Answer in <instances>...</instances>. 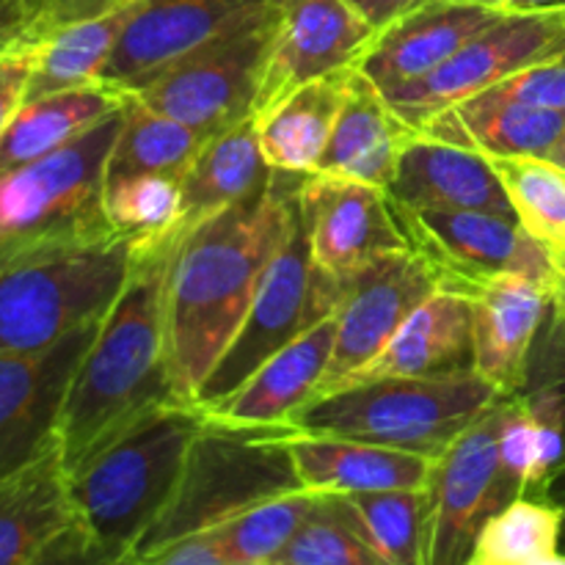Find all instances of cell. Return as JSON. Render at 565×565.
Returning <instances> with one entry per match:
<instances>
[{"instance_id":"1","label":"cell","mask_w":565,"mask_h":565,"mask_svg":"<svg viewBox=\"0 0 565 565\" xmlns=\"http://www.w3.org/2000/svg\"><path fill=\"white\" fill-rule=\"evenodd\" d=\"M303 177L274 171L224 213L180 232L166 285V351L182 401L196 403L204 379L259 290L292 230Z\"/></svg>"},{"instance_id":"2","label":"cell","mask_w":565,"mask_h":565,"mask_svg":"<svg viewBox=\"0 0 565 565\" xmlns=\"http://www.w3.org/2000/svg\"><path fill=\"white\" fill-rule=\"evenodd\" d=\"M177 237L180 232L154 243H130V276L99 323L61 414L64 472L149 414L188 403L177 392L166 351V285Z\"/></svg>"},{"instance_id":"3","label":"cell","mask_w":565,"mask_h":565,"mask_svg":"<svg viewBox=\"0 0 565 565\" xmlns=\"http://www.w3.org/2000/svg\"><path fill=\"white\" fill-rule=\"evenodd\" d=\"M202 425V406L174 403L66 472L75 522L116 565L132 563L141 541L174 502Z\"/></svg>"},{"instance_id":"4","label":"cell","mask_w":565,"mask_h":565,"mask_svg":"<svg viewBox=\"0 0 565 565\" xmlns=\"http://www.w3.org/2000/svg\"><path fill=\"white\" fill-rule=\"evenodd\" d=\"M121 119L125 108L58 152L0 174V274L121 241L105 213Z\"/></svg>"},{"instance_id":"5","label":"cell","mask_w":565,"mask_h":565,"mask_svg":"<svg viewBox=\"0 0 565 565\" xmlns=\"http://www.w3.org/2000/svg\"><path fill=\"white\" fill-rule=\"evenodd\" d=\"M500 397L478 373L379 379L318 395L290 425L301 434L367 441L436 461Z\"/></svg>"},{"instance_id":"6","label":"cell","mask_w":565,"mask_h":565,"mask_svg":"<svg viewBox=\"0 0 565 565\" xmlns=\"http://www.w3.org/2000/svg\"><path fill=\"white\" fill-rule=\"evenodd\" d=\"M296 430L292 425H226L204 414L174 502L149 530L130 565L207 533L257 502L303 489L290 450Z\"/></svg>"},{"instance_id":"7","label":"cell","mask_w":565,"mask_h":565,"mask_svg":"<svg viewBox=\"0 0 565 565\" xmlns=\"http://www.w3.org/2000/svg\"><path fill=\"white\" fill-rule=\"evenodd\" d=\"M132 265L130 241L0 274V353L42 351L103 320Z\"/></svg>"},{"instance_id":"8","label":"cell","mask_w":565,"mask_h":565,"mask_svg":"<svg viewBox=\"0 0 565 565\" xmlns=\"http://www.w3.org/2000/svg\"><path fill=\"white\" fill-rule=\"evenodd\" d=\"M342 296H345V279L326 274L312 259L296 204L290 235L265 270L241 329L204 379L196 406H210L235 392L274 353L323 320L334 318Z\"/></svg>"},{"instance_id":"9","label":"cell","mask_w":565,"mask_h":565,"mask_svg":"<svg viewBox=\"0 0 565 565\" xmlns=\"http://www.w3.org/2000/svg\"><path fill=\"white\" fill-rule=\"evenodd\" d=\"M397 226L414 257L423 259L436 290L469 298L502 276L552 281V257L513 215L486 210L408 207L392 202Z\"/></svg>"},{"instance_id":"10","label":"cell","mask_w":565,"mask_h":565,"mask_svg":"<svg viewBox=\"0 0 565 565\" xmlns=\"http://www.w3.org/2000/svg\"><path fill=\"white\" fill-rule=\"evenodd\" d=\"M276 25V6L202 44L127 92L204 138L254 116L259 77Z\"/></svg>"},{"instance_id":"11","label":"cell","mask_w":565,"mask_h":565,"mask_svg":"<svg viewBox=\"0 0 565 565\" xmlns=\"http://www.w3.org/2000/svg\"><path fill=\"white\" fill-rule=\"evenodd\" d=\"M561 50H565V14L561 9L505 11L445 64L419 81L390 88L384 97L392 110L419 132L445 110L489 92L524 66L539 64Z\"/></svg>"},{"instance_id":"12","label":"cell","mask_w":565,"mask_h":565,"mask_svg":"<svg viewBox=\"0 0 565 565\" xmlns=\"http://www.w3.org/2000/svg\"><path fill=\"white\" fill-rule=\"evenodd\" d=\"M505 397L463 430L434 461L425 565H467L480 527L519 500L522 489L502 467L500 423Z\"/></svg>"},{"instance_id":"13","label":"cell","mask_w":565,"mask_h":565,"mask_svg":"<svg viewBox=\"0 0 565 565\" xmlns=\"http://www.w3.org/2000/svg\"><path fill=\"white\" fill-rule=\"evenodd\" d=\"M103 320L25 353H0V480L58 447V425L72 379Z\"/></svg>"},{"instance_id":"14","label":"cell","mask_w":565,"mask_h":565,"mask_svg":"<svg viewBox=\"0 0 565 565\" xmlns=\"http://www.w3.org/2000/svg\"><path fill=\"white\" fill-rule=\"evenodd\" d=\"M375 31L345 0H279L254 116L320 77L356 70Z\"/></svg>"},{"instance_id":"15","label":"cell","mask_w":565,"mask_h":565,"mask_svg":"<svg viewBox=\"0 0 565 565\" xmlns=\"http://www.w3.org/2000/svg\"><path fill=\"white\" fill-rule=\"evenodd\" d=\"M298 215L312 259L348 279L386 254L406 252L384 188L334 174H309L298 185Z\"/></svg>"},{"instance_id":"16","label":"cell","mask_w":565,"mask_h":565,"mask_svg":"<svg viewBox=\"0 0 565 565\" xmlns=\"http://www.w3.org/2000/svg\"><path fill=\"white\" fill-rule=\"evenodd\" d=\"M434 292V276L408 248L386 254L348 276L345 296L334 312V351L318 395L337 390L373 362L403 320Z\"/></svg>"},{"instance_id":"17","label":"cell","mask_w":565,"mask_h":565,"mask_svg":"<svg viewBox=\"0 0 565 565\" xmlns=\"http://www.w3.org/2000/svg\"><path fill=\"white\" fill-rule=\"evenodd\" d=\"M268 9L235 0H136L99 83L132 92L174 61Z\"/></svg>"},{"instance_id":"18","label":"cell","mask_w":565,"mask_h":565,"mask_svg":"<svg viewBox=\"0 0 565 565\" xmlns=\"http://www.w3.org/2000/svg\"><path fill=\"white\" fill-rule=\"evenodd\" d=\"M467 301L472 307L475 373L502 397L522 395L533 348L552 312L550 285L527 276H502Z\"/></svg>"},{"instance_id":"19","label":"cell","mask_w":565,"mask_h":565,"mask_svg":"<svg viewBox=\"0 0 565 565\" xmlns=\"http://www.w3.org/2000/svg\"><path fill=\"white\" fill-rule=\"evenodd\" d=\"M502 14V9L469 0H425L386 31L375 33L356 70L381 92L419 81Z\"/></svg>"},{"instance_id":"20","label":"cell","mask_w":565,"mask_h":565,"mask_svg":"<svg viewBox=\"0 0 565 565\" xmlns=\"http://www.w3.org/2000/svg\"><path fill=\"white\" fill-rule=\"evenodd\" d=\"M386 196L390 202L408 207L486 210L513 215L500 177L483 152L425 132H412L406 141Z\"/></svg>"},{"instance_id":"21","label":"cell","mask_w":565,"mask_h":565,"mask_svg":"<svg viewBox=\"0 0 565 565\" xmlns=\"http://www.w3.org/2000/svg\"><path fill=\"white\" fill-rule=\"evenodd\" d=\"M334 318L318 323L259 364L235 392L202 406V412L226 425H290L318 397L334 351Z\"/></svg>"},{"instance_id":"22","label":"cell","mask_w":565,"mask_h":565,"mask_svg":"<svg viewBox=\"0 0 565 565\" xmlns=\"http://www.w3.org/2000/svg\"><path fill=\"white\" fill-rule=\"evenodd\" d=\"M456 373H475L472 307L467 298L436 290L403 320L379 356L337 390L362 381L434 379Z\"/></svg>"},{"instance_id":"23","label":"cell","mask_w":565,"mask_h":565,"mask_svg":"<svg viewBox=\"0 0 565 565\" xmlns=\"http://www.w3.org/2000/svg\"><path fill=\"white\" fill-rule=\"evenodd\" d=\"M412 132L386 103L384 92L362 72L351 70L334 132L315 174L345 177L386 191Z\"/></svg>"},{"instance_id":"24","label":"cell","mask_w":565,"mask_h":565,"mask_svg":"<svg viewBox=\"0 0 565 565\" xmlns=\"http://www.w3.org/2000/svg\"><path fill=\"white\" fill-rule=\"evenodd\" d=\"M290 450L298 480L315 494L428 489L434 475V461L425 456L337 436L296 430Z\"/></svg>"},{"instance_id":"25","label":"cell","mask_w":565,"mask_h":565,"mask_svg":"<svg viewBox=\"0 0 565 565\" xmlns=\"http://www.w3.org/2000/svg\"><path fill=\"white\" fill-rule=\"evenodd\" d=\"M419 132L472 147L486 158H550L565 138V108H535L478 94Z\"/></svg>"},{"instance_id":"26","label":"cell","mask_w":565,"mask_h":565,"mask_svg":"<svg viewBox=\"0 0 565 565\" xmlns=\"http://www.w3.org/2000/svg\"><path fill=\"white\" fill-rule=\"evenodd\" d=\"M125 99L127 94L119 88L92 83L22 103L0 136V174L36 163L77 141L110 114L125 108Z\"/></svg>"},{"instance_id":"27","label":"cell","mask_w":565,"mask_h":565,"mask_svg":"<svg viewBox=\"0 0 565 565\" xmlns=\"http://www.w3.org/2000/svg\"><path fill=\"white\" fill-rule=\"evenodd\" d=\"M270 174L274 171L268 169L259 149L254 116L210 136L182 177L180 230H191L199 221L213 218L232 204L243 202L263 188Z\"/></svg>"},{"instance_id":"28","label":"cell","mask_w":565,"mask_h":565,"mask_svg":"<svg viewBox=\"0 0 565 565\" xmlns=\"http://www.w3.org/2000/svg\"><path fill=\"white\" fill-rule=\"evenodd\" d=\"M351 70L296 88L265 114L254 116L263 158L270 171L309 177L318 171L334 132Z\"/></svg>"},{"instance_id":"29","label":"cell","mask_w":565,"mask_h":565,"mask_svg":"<svg viewBox=\"0 0 565 565\" xmlns=\"http://www.w3.org/2000/svg\"><path fill=\"white\" fill-rule=\"evenodd\" d=\"M75 522L61 450L0 480V565H28Z\"/></svg>"},{"instance_id":"30","label":"cell","mask_w":565,"mask_h":565,"mask_svg":"<svg viewBox=\"0 0 565 565\" xmlns=\"http://www.w3.org/2000/svg\"><path fill=\"white\" fill-rule=\"evenodd\" d=\"M132 3L136 0H127L116 9L61 25L47 36L36 39V61L28 77L25 103L99 83L105 64L119 42L121 28L130 20Z\"/></svg>"},{"instance_id":"31","label":"cell","mask_w":565,"mask_h":565,"mask_svg":"<svg viewBox=\"0 0 565 565\" xmlns=\"http://www.w3.org/2000/svg\"><path fill=\"white\" fill-rule=\"evenodd\" d=\"M334 500L353 530L386 565H425L434 511L430 486L334 494Z\"/></svg>"},{"instance_id":"32","label":"cell","mask_w":565,"mask_h":565,"mask_svg":"<svg viewBox=\"0 0 565 565\" xmlns=\"http://www.w3.org/2000/svg\"><path fill=\"white\" fill-rule=\"evenodd\" d=\"M207 138L127 94L125 119L108 158L110 177L166 174L182 180Z\"/></svg>"},{"instance_id":"33","label":"cell","mask_w":565,"mask_h":565,"mask_svg":"<svg viewBox=\"0 0 565 565\" xmlns=\"http://www.w3.org/2000/svg\"><path fill=\"white\" fill-rule=\"evenodd\" d=\"M315 505L318 494L298 489L257 502L204 535L213 541L224 565H270L307 522Z\"/></svg>"},{"instance_id":"34","label":"cell","mask_w":565,"mask_h":565,"mask_svg":"<svg viewBox=\"0 0 565 565\" xmlns=\"http://www.w3.org/2000/svg\"><path fill=\"white\" fill-rule=\"evenodd\" d=\"M563 508L541 497H519L489 519L467 565H535L561 552Z\"/></svg>"},{"instance_id":"35","label":"cell","mask_w":565,"mask_h":565,"mask_svg":"<svg viewBox=\"0 0 565 565\" xmlns=\"http://www.w3.org/2000/svg\"><path fill=\"white\" fill-rule=\"evenodd\" d=\"M519 226L552 254L565 248V169L550 158H489Z\"/></svg>"},{"instance_id":"36","label":"cell","mask_w":565,"mask_h":565,"mask_svg":"<svg viewBox=\"0 0 565 565\" xmlns=\"http://www.w3.org/2000/svg\"><path fill=\"white\" fill-rule=\"evenodd\" d=\"M105 213L116 235L136 246L177 235L182 232V180L166 174L110 177Z\"/></svg>"},{"instance_id":"37","label":"cell","mask_w":565,"mask_h":565,"mask_svg":"<svg viewBox=\"0 0 565 565\" xmlns=\"http://www.w3.org/2000/svg\"><path fill=\"white\" fill-rule=\"evenodd\" d=\"M270 565H386L353 530L334 494H318V505L290 544Z\"/></svg>"},{"instance_id":"38","label":"cell","mask_w":565,"mask_h":565,"mask_svg":"<svg viewBox=\"0 0 565 565\" xmlns=\"http://www.w3.org/2000/svg\"><path fill=\"white\" fill-rule=\"evenodd\" d=\"M483 94L508 103L535 105V108H565V50L539 64L524 66Z\"/></svg>"},{"instance_id":"39","label":"cell","mask_w":565,"mask_h":565,"mask_svg":"<svg viewBox=\"0 0 565 565\" xmlns=\"http://www.w3.org/2000/svg\"><path fill=\"white\" fill-rule=\"evenodd\" d=\"M524 392L544 397L555 408L565 434V323L550 320L544 334H539L533 359H530L527 390Z\"/></svg>"},{"instance_id":"40","label":"cell","mask_w":565,"mask_h":565,"mask_svg":"<svg viewBox=\"0 0 565 565\" xmlns=\"http://www.w3.org/2000/svg\"><path fill=\"white\" fill-rule=\"evenodd\" d=\"M33 61H36V42L17 39L9 47L0 50V136H3L14 110L25 103Z\"/></svg>"},{"instance_id":"41","label":"cell","mask_w":565,"mask_h":565,"mask_svg":"<svg viewBox=\"0 0 565 565\" xmlns=\"http://www.w3.org/2000/svg\"><path fill=\"white\" fill-rule=\"evenodd\" d=\"M28 565H116L77 522L61 530Z\"/></svg>"},{"instance_id":"42","label":"cell","mask_w":565,"mask_h":565,"mask_svg":"<svg viewBox=\"0 0 565 565\" xmlns=\"http://www.w3.org/2000/svg\"><path fill=\"white\" fill-rule=\"evenodd\" d=\"M375 33L386 31L392 22H397L401 17H406L408 11H414L417 6H423L425 0H345Z\"/></svg>"},{"instance_id":"43","label":"cell","mask_w":565,"mask_h":565,"mask_svg":"<svg viewBox=\"0 0 565 565\" xmlns=\"http://www.w3.org/2000/svg\"><path fill=\"white\" fill-rule=\"evenodd\" d=\"M44 0H0V50L22 36L42 11Z\"/></svg>"},{"instance_id":"44","label":"cell","mask_w":565,"mask_h":565,"mask_svg":"<svg viewBox=\"0 0 565 565\" xmlns=\"http://www.w3.org/2000/svg\"><path fill=\"white\" fill-rule=\"evenodd\" d=\"M550 296H552L550 320L565 323V248H561V252H557V254H552Z\"/></svg>"},{"instance_id":"45","label":"cell","mask_w":565,"mask_h":565,"mask_svg":"<svg viewBox=\"0 0 565 565\" xmlns=\"http://www.w3.org/2000/svg\"><path fill=\"white\" fill-rule=\"evenodd\" d=\"M539 497H541V500L552 502V505L563 508V511H565V458H563L561 467H557L555 472L546 478L544 489H541Z\"/></svg>"},{"instance_id":"46","label":"cell","mask_w":565,"mask_h":565,"mask_svg":"<svg viewBox=\"0 0 565 565\" xmlns=\"http://www.w3.org/2000/svg\"><path fill=\"white\" fill-rule=\"evenodd\" d=\"M565 0H500L497 9L502 11H546V9H561Z\"/></svg>"},{"instance_id":"47","label":"cell","mask_w":565,"mask_h":565,"mask_svg":"<svg viewBox=\"0 0 565 565\" xmlns=\"http://www.w3.org/2000/svg\"><path fill=\"white\" fill-rule=\"evenodd\" d=\"M550 160H552V163L561 166V169H565V138H563L561 143H557V149L550 154Z\"/></svg>"},{"instance_id":"48","label":"cell","mask_w":565,"mask_h":565,"mask_svg":"<svg viewBox=\"0 0 565 565\" xmlns=\"http://www.w3.org/2000/svg\"><path fill=\"white\" fill-rule=\"evenodd\" d=\"M235 3L254 6V9H263V6H276V3H279V0H235Z\"/></svg>"},{"instance_id":"49","label":"cell","mask_w":565,"mask_h":565,"mask_svg":"<svg viewBox=\"0 0 565 565\" xmlns=\"http://www.w3.org/2000/svg\"><path fill=\"white\" fill-rule=\"evenodd\" d=\"M535 565H565V555H563V552H557V555L544 557V561L535 563Z\"/></svg>"},{"instance_id":"50","label":"cell","mask_w":565,"mask_h":565,"mask_svg":"<svg viewBox=\"0 0 565 565\" xmlns=\"http://www.w3.org/2000/svg\"><path fill=\"white\" fill-rule=\"evenodd\" d=\"M561 552L565 555V511H563V527H561Z\"/></svg>"},{"instance_id":"51","label":"cell","mask_w":565,"mask_h":565,"mask_svg":"<svg viewBox=\"0 0 565 565\" xmlns=\"http://www.w3.org/2000/svg\"><path fill=\"white\" fill-rule=\"evenodd\" d=\"M561 11H563V14H565V6H561Z\"/></svg>"},{"instance_id":"52","label":"cell","mask_w":565,"mask_h":565,"mask_svg":"<svg viewBox=\"0 0 565 565\" xmlns=\"http://www.w3.org/2000/svg\"><path fill=\"white\" fill-rule=\"evenodd\" d=\"M555 323H557V320H555Z\"/></svg>"}]
</instances>
